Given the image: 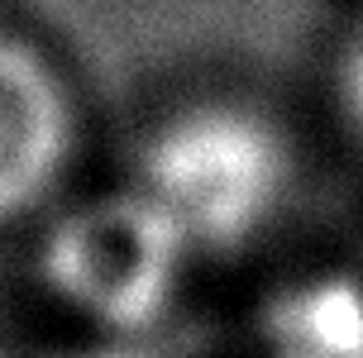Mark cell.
Segmentation results:
<instances>
[{
  "label": "cell",
  "mask_w": 363,
  "mask_h": 358,
  "mask_svg": "<svg viewBox=\"0 0 363 358\" xmlns=\"http://www.w3.org/2000/svg\"><path fill=\"white\" fill-rule=\"evenodd\" d=\"M291 143L268 110L196 101L148 134L139 191L186 234L191 249L249 244L282 211Z\"/></svg>",
  "instance_id": "1"
},
{
  "label": "cell",
  "mask_w": 363,
  "mask_h": 358,
  "mask_svg": "<svg viewBox=\"0 0 363 358\" xmlns=\"http://www.w3.org/2000/svg\"><path fill=\"white\" fill-rule=\"evenodd\" d=\"M186 253V234L134 186L67 220L53 244V277L77 306L129 325L167 306Z\"/></svg>",
  "instance_id": "2"
},
{
  "label": "cell",
  "mask_w": 363,
  "mask_h": 358,
  "mask_svg": "<svg viewBox=\"0 0 363 358\" xmlns=\"http://www.w3.org/2000/svg\"><path fill=\"white\" fill-rule=\"evenodd\" d=\"M77 162V101L34 43L0 34V220L43 211Z\"/></svg>",
  "instance_id": "3"
},
{
  "label": "cell",
  "mask_w": 363,
  "mask_h": 358,
  "mask_svg": "<svg viewBox=\"0 0 363 358\" xmlns=\"http://www.w3.org/2000/svg\"><path fill=\"white\" fill-rule=\"evenodd\" d=\"M345 86H349V106H359V115H363V48H359L354 57H349Z\"/></svg>",
  "instance_id": "4"
}]
</instances>
